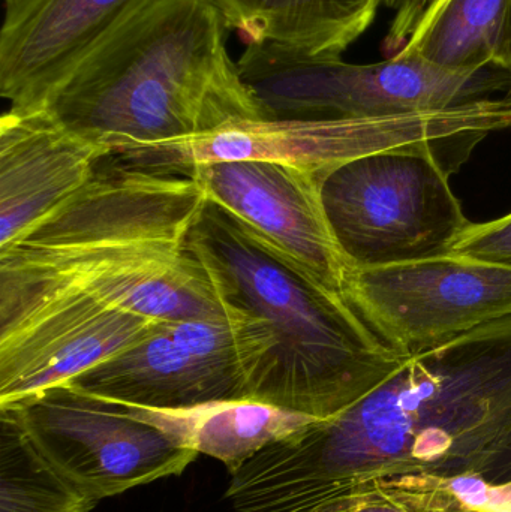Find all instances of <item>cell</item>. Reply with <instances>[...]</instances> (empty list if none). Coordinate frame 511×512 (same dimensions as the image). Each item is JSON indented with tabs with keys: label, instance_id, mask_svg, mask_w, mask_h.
<instances>
[{
	"label": "cell",
	"instance_id": "6da1fadb",
	"mask_svg": "<svg viewBox=\"0 0 511 512\" xmlns=\"http://www.w3.org/2000/svg\"><path fill=\"white\" fill-rule=\"evenodd\" d=\"M410 474L511 490V318L411 355L341 414L263 448L225 498L236 512H312Z\"/></svg>",
	"mask_w": 511,
	"mask_h": 512
},
{
	"label": "cell",
	"instance_id": "7a4b0ae2",
	"mask_svg": "<svg viewBox=\"0 0 511 512\" xmlns=\"http://www.w3.org/2000/svg\"><path fill=\"white\" fill-rule=\"evenodd\" d=\"M101 164L77 194L0 248V312L60 297L153 321L239 309L189 246L207 206L201 183L113 158Z\"/></svg>",
	"mask_w": 511,
	"mask_h": 512
},
{
	"label": "cell",
	"instance_id": "3957f363",
	"mask_svg": "<svg viewBox=\"0 0 511 512\" xmlns=\"http://www.w3.org/2000/svg\"><path fill=\"white\" fill-rule=\"evenodd\" d=\"M212 0H159L93 48L41 110L114 150L267 119L225 45Z\"/></svg>",
	"mask_w": 511,
	"mask_h": 512
},
{
	"label": "cell",
	"instance_id": "277c9868",
	"mask_svg": "<svg viewBox=\"0 0 511 512\" xmlns=\"http://www.w3.org/2000/svg\"><path fill=\"white\" fill-rule=\"evenodd\" d=\"M189 246L218 273L234 301L275 331L276 348L252 399L329 420L407 361L342 295L279 261L215 204L207 201Z\"/></svg>",
	"mask_w": 511,
	"mask_h": 512
},
{
	"label": "cell",
	"instance_id": "5b68a950",
	"mask_svg": "<svg viewBox=\"0 0 511 512\" xmlns=\"http://www.w3.org/2000/svg\"><path fill=\"white\" fill-rule=\"evenodd\" d=\"M482 104L372 119L240 120L170 143L128 144L111 158L126 167L186 174L215 162H275L326 177L345 162L389 150L431 153L456 174L485 140Z\"/></svg>",
	"mask_w": 511,
	"mask_h": 512
},
{
	"label": "cell",
	"instance_id": "8992f818",
	"mask_svg": "<svg viewBox=\"0 0 511 512\" xmlns=\"http://www.w3.org/2000/svg\"><path fill=\"white\" fill-rule=\"evenodd\" d=\"M237 68L267 119H372L449 110L510 89L497 66L461 74L402 53L354 65L270 42L248 44Z\"/></svg>",
	"mask_w": 511,
	"mask_h": 512
},
{
	"label": "cell",
	"instance_id": "52a82bcc",
	"mask_svg": "<svg viewBox=\"0 0 511 512\" xmlns=\"http://www.w3.org/2000/svg\"><path fill=\"white\" fill-rule=\"evenodd\" d=\"M321 200L351 268L452 254L471 225L431 153L389 150L345 162L324 177Z\"/></svg>",
	"mask_w": 511,
	"mask_h": 512
},
{
	"label": "cell",
	"instance_id": "ba28073f",
	"mask_svg": "<svg viewBox=\"0 0 511 512\" xmlns=\"http://www.w3.org/2000/svg\"><path fill=\"white\" fill-rule=\"evenodd\" d=\"M275 348L269 322L245 307L215 318L161 319L140 342L65 385L141 408L252 399Z\"/></svg>",
	"mask_w": 511,
	"mask_h": 512
},
{
	"label": "cell",
	"instance_id": "9c48e42d",
	"mask_svg": "<svg viewBox=\"0 0 511 512\" xmlns=\"http://www.w3.org/2000/svg\"><path fill=\"white\" fill-rule=\"evenodd\" d=\"M342 295L384 343L411 357L511 318V267L449 254L350 268Z\"/></svg>",
	"mask_w": 511,
	"mask_h": 512
},
{
	"label": "cell",
	"instance_id": "30bf717a",
	"mask_svg": "<svg viewBox=\"0 0 511 512\" xmlns=\"http://www.w3.org/2000/svg\"><path fill=\"white\" fill-rule=\"evenodd\" d=\"M17 415L44 456L101 502L134 487L177 477L198 453L129 415L119 403L81 393L69 385L51 388Z\"/></svg>",
	"mask_w": 511,
	"mask_h": 512
},
{
	"label": "cell",
	"instance_id": "8fae6325",
	"mask_svg": "<svg viewBox=\"0 0 511 512\" xmlns=\"http://www.w3.org/2000/svg\"><path fill=\"white\" fill-rule=\"evenodd\" d=\"M207 201L267 252L342 295L350 264L324 212V177L275 162H215L188 171ZM344 297V295H342Z\"/></svg>",
	"mask_w": 511,
	"mask_h": 512
},
{
	"label": "cell",
	"instance_id": "7c38bea8",
	"mask_svg": "<svg viewBox=\"0 0 511 512\" xmlns=\"http://www.w3.org/2000/svg\"><path fill=\"white\" fill-rule=\"evenodd\" d=\"M159 0H21L0 32V95L14 113L41 110L93 48Z\"/></svg>",
	"mask_w": 511,
	"mask_h": 512
},
{
	"label": "cell",
	"instance_id": "4fadbf2b",
	"mask_svg": "<svg viewBox=\"0 0 511 512\" xmlns=\"http://www.w3.org/2000/svg\"><path fill=\"white\" fill-rule=\"evenodd\" d=\"M107 144L47 111L0 119V248L62 206L95 176Z\"/></svg>",
	"mask_w": 511,
	"mask_h": 512
},
{
	"label": "cell",
	"instance_id": "5bb4252c",
	"mask_svg": "<svg viewBox=\"0 0 511 512\" xmlns=\"http://www.w3.org/2000/svg\"><path fill=\"white\" fill-rule=\"evenodd\" d=\"M119 405L132 417L164 432L180 447L221 460L230 475L263 448L317 421L255 399L219 400L179 409Z\"/></svg>",
	"mask_w": 511,
	"mask_h": 512
},
{
	"label": "cell",
	"instance_id": "9a60e30c",
	"mask_svg": "<svg viewBox=\"0 0 511 512\" xmlns=\"http://www.w3.org/2000/svg\"><path fill=\"white\" fill-rule=\"evenodd\" d=\"M248 44L341 57L371 26L383 0H212Z\"/></svg>",
	"mask_w": 511,
	"mask_h": 512
},
{
	"label": "cell",
	"instance_id": "2e32d148",
	"mask_svg": "<svg viewBox=\"0 0 511 512\" xmlns=\"http://www.w3.org/2000/svg\"><path fill=\"white\" fill-rule=\"evenodd\" d=\"M510 0H449L398 51L446 71L471 74L495 66Z\"/></svg>",
	"mask_w": 511,
	"mask_h": 512
},
{
	"label": "cell",
	"instance_id": "e0dca14e",
	"mask_svg": "<svg viewBox=\"0 0 511 512\" xmlns=\"http://www.w3.org/2000/svg\"><path fill=\"white\" fill-rule=\"evenodd\" d=\"M98 504L44 456L14 412L0 409V512H90Z\"/></svg>",
	"mask_w": 511,
	"mask_h": 512
},
{
	"label": "cell",
	"instance_id": "ac0fdd59",
	"mask_svg": "<svg viewBox=\"0 0 511 512\" xmlns=\"http://www.w3.org/2000/svg\"><path fill=\"white\" fill-rule=\"evenodd\" d=\"M453 483L422 474L369 478L312 512H491L468 504Z\"/></svg>",
	"mask_w": 511,
	"mask_h": 512
},
{
	"label": "cell",
	"instance_id": "d6986e66",
	"mask_svg": "<svg viewBox=\"0 0 511 512\" xmlns=\"http://www.w3.org/2000/svg\"><path fill=\"white\" fill-rule=\"evenodd\" d=\"M452 254L511 267V213L483 224L471 222Z\"/></svg>",
	"mask_w": 511,
	"mask_h": 512
},
{
	"label": "cell",
	"instance_id": "ffe728a7",
	"mask_svg": "<svg viewBox=\"0 0 511 512\" xmlns=\"http://www.w3.org/2000/svg\"><path fill=\"white\" fill-rule=\"evenodd\" d=\"M495 66L500 68L509 78L510 89L507 96L511 98V0L507 8L506 23H504L503 39H501L500 51H498Z\"/></svg>",
	"mask_w": 511,
	"mask_h": 512
},
{
	"label": "cell",
	"instance_id": "44dd1931",
	"mask_svg": "<svg viewBox=\"0 0 511 512\" xmlns=\"http://www.w3.org/2000/svg\"><path fill=\"white\" fill-rule=\"evenodd\" d=\"M447 2H449V0H429L425 11H423L422 14H420V17L417 18L416 26L411 30V36L416 35L420 30L425 29V27L428 26L435 17H437L438 12L443 9V6L446 5Z\"/></svg>",
	"mask_w": 511,
	"mask_h": 512
},
{
	"label": "cell",
	"instance_id": "7402d4cb",
	"mask_svg": "<svg viewBox=\"0 0 511 512\" xmlns=\"http://www.w3.org/2000/svg\"><path fill=\"white\" fill-rule=\"evenodd\" d=\"M419 2H422V0H383L384 5L387 6H396L399 5V3H408L410 5V9H414V6H419Z\"/></svg>",
	"mask_w": 511,
	"mask_h": 512
},
{
	"label": "cell",
	"instance_id": "603a6c76",
	"mask_svg": "<svg viewBox=\"0 0 511 512\" xmlns=\"http://www.w3.org/2000/svg\"><path fill=\"white\" fill-rule=\"evenodd\" d=\"M21 2V0H5L6 8H9V6H14L15 3Z\"/></svg>",
	"mask_w": 511,
	"mask_h": 512
}]
</instances>
